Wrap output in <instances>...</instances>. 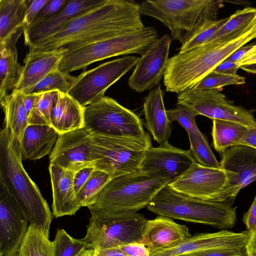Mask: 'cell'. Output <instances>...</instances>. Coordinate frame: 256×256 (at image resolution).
Instances as JSON below:
<instances>
[{
    "label": "cell",
    "instance_id": "cell-1",
    "mask_svg": "<svg viewBox=\"0 0 256 256\" xmlns=\"http://www.w3.org/2000/svg\"><path fill=\"white\" fill-rule=\"evenodd\" d=\"M139 3L134 0H104L96 7L71 21L56 34L30 50L67 52L144 27Z\"/></svg>",
    "mask_w": 256,
    "mask_h": 256
},
{
    "label": "cell",
    "instance_id": "cell-9",
    "mask_svg": "<svg viewBox=\"0 0 256 256\" xmlns=\"http://www.w3.org/2000/svg\"><path fill=\"white\" fill-rule=\"evenodd\" d=\"M84 128L91 134L138 138L146 134L138 116L109 96L84 107Z\"/></svg>",
    "mask_w": 256,
    "mask_h": 256
},
{
    "label": "cell",
    "instance_id": "cell-28",
    "mask_svg": "<svg viewBox=\"0 0 256 256\" xmlns=\"http://www.w3.org/2000/svg\"><path fill=\"white\" fill-rule=\"evenodd\" d=\"M24 94L16 90L7 94L0 101L4 114L5 128L20 143L28 126V116L24 107Z\"/></svg>",
    "mask_w": 256,
    "mask_h": 256
},
{
    "label": "cell",
    "instance_id": "cell-22",
    "mask_svg": "<svg viewBox=\"0 0 256 256\" xmlns=\"http://www.w3.org/2000/svg\"><path fill=\"white\" fill-rule=\"evenodd\" d=\"M48 170L52 192L54 216L58 218L74 214L81 208L74 188L76 172L50 164Z\"/></svg>",
    "mask_w": 256,
    "mask_h": 256
},
{
    "label": "cell",
    "instance_id": "cell-30",
    "mask_svg": "<svg viewBox=\"0 0 256 256\" xmlns=\"http://www.w3.org/2000/svg\"><path fill=\"white\" fill-rule=\"evenodd\" d=\"M255 26L256 8L247 7L238 10L228 17V20L206 44L226 42L246 32Z\"/></svg>",
    "mask_w": 256,
    "mask_h": 256
},
{
    "label": "cell",
    "instance_id": "cell-11",
    "mask_svg": "<svg viewBox=\"0 0 256 256\" xmlns=\"http://www.w3.org/2000/svg\"><path fill=\"white\" fill-rule=\"evenodd\" d=\"M176 104L212 120L231 121L248 127L256 125V120L250 111L233 104L219 89L186 90L178 94Z\"/></svg>",
    "mask_w": 256,
    "mask_h": 256
},
{
    "label": "cell",
    "instance_id": "cell-53",
    "mask_svg": "<svg viewBox=\"0 0 256 256\" xmlns=\"http://www.w3.org/2000/svg\"><path fill=\"white\" fill-rule=\"evenodd\" d=\"M245 246L256 250V226L253 230L250 232L248 239Z\"/></svg>",
    "mask_w": 256,
    "mask_h": 256
},
{
    "label": "cell",
    "instance_id": "cell-8",
    "mask_svg": "<svg viewBox=\"0 0 256 256\" xmlns=\"http://www.w3.org/2000/svg\"><path fill=\"white\" fill-rule=\"evenodd\" d=\"M96 161L93 167L111 180L140 169L146 151L152 147L148 133L142 138L114 137L91 134Z\"/></svg>",
    "mask_w": 256,
    "mask_h": 256
},
{
    "label": "cell",
    "instance_id": "cell-46",
    "mask_svg": "<svg viewBox=\"0 0 256 256\" xmlns=\"http://www.w3.org/2000/svg\"><path fill=\"white\" fill-rule=\"evenodd\" d=\"M242 221L246 226V230L250 232L255 228L256 226V196L249 210L244 214Z\"/></svg>",
    "mask_w": 256,
    "mask_h": 256
},
{
    "label": "cell",
    "instance_id": "cell-20",
    "mask_svg": "<svg viewBox=\"0 0 256 256\" xmlns=\"http://www.w3.org/2000/svg\"><path fill=\"white\" fill-rule=\"evenodd\" d=\"M104 1L70 0L49 20L34 26L23 28L25 44L32 47L56 34L74 18L100 5Z\"/></svg>",
    "mask_w": 256,
    "mask_h": 256
},
{
    "label": "cell",
    "instance_id": "cell-32",
    "mask_svg": "<svg viewBox=\"0 0 256 256\" xmlns=\"http://www.w3.org/2000/svg\"><path fill=\"white\" fill-rule=\"evenodd\" d=\"M53 256H91L96 252L88 239H76L64 229H58L52 241Z\"/></svg>",
    "mask_w": 256,
    "mask_h": 256
},
{
    "label": "cell",
    "instance_id": "cell-31",
    "mask_svg": "<svg viewBox=\"0 0 256 256\" xmlns=\"http://www.w3.org/2000/svg\"><path fill=\"white\" fill-rule=\"evenodd\" d=\"M241 124L220 120H212V135L214 149L219 153L240 142L248 129Z\"/></svg>",
    "mask_w": 256,
    "mask_h": 256
},
{
    "label": "cell",
    "instance_id": "cell-56",
    "mask_svg": "<svg viewBox=\"0 0 256 256\" xmlns=\"http://www.w3.org/2000/svg\"><path fill=\"white\" fill-rule=\"evenodd\" d=\"M96 252H95L94 254H92L91 256H96Z\"/></svg>",
    "mask_w": 256,
    "mask_h": 256
},
{
    "label": "cell",
    "instance_id": "cell-34",
    "mask_svg": "<svg viewBox=\"0 0 256 256\" xmlns=\"http://www.w3.org/2000/svg\"><path fill=\"white\" fill-rule=\"evenodd\" d=\"M190 150L196 160L201 166L220 169V162L216 160L208 142L200 130L188 132Z\"/></svg>",
    "mask_w": 256,
    "mask_h": 256
},
{
    "label": "cell",
    "instance_id": "cell-6",
    "mask_svg": "<svg viewBox=\"0 0 256 256\" xmlns=\"http://www.w3.org/2000/svg\"><path fill=\"white\" fill-rule=\"evenodd\" d=\"M222 0H146L139 3L142 15L154 18L166 26L170 36L181 44L202 27L216 20L224 6Z\"/></svg>",
    "mask_w": 256,
    "mask_h": 256
},
{
    "label": "cell",
    "instance_id": "cell-17",
    "mask_svg": "<svg viewBox=\"0 0 256 256\" xmlns=\"http://www.w3.org/2000/svg\"><path fill=\"white\" fill-rule=\"evenodd\" d=\"M195 162L190 150L177 148L166 142L146 151L140 170L167 179L170 184L180 177Z\"/></svg>",
    "mask_w": 256,
    "mask_h": 256
},
{
    "label": "cell",
    "instance_id": "cell-47",
    "mask_svg": "<svg viewBox=\"0 0 256 256\" xmlns=\"http://www.w3.org/2000/svg\"><path fill=\"white\" fill-rule=\"evenodd\" d=\"M239 68L238 62H234L226 59L218 64L213 71L226 74L236 75Z\"/></svg>",
    "mask_w": 256,
    "mask_h": 256
},
{
    "label": "cell",
    "instance_id": "cell-43",
    "mask_svg": "<svg viewBox=\"0 0 256 256\" xmlns=\"http://www.w3.org/2000/svg\"><path fill=\"white\" fill-rule=\"evenodd\" d=\"M119 248L128 256H150L148 247L140 242H135L121 245Z\"/></svg>",
    "mask_w": 256,
    "mask_h": 256
},
{
    "label": "cell",
    "instance_id": "cell-54",
    "mask_svg": "<svg viewBox=\"0 0 256 256\" xmlns=\"http://www.w3.org/2000/svg\"><path fill=\"white\" fill-rule=\"evenodd\" d=\"M240 68L247 72L256 74V64L242 65Z\"/></svg>",
    "mask_w": 256,
    "mask_h": 256
},
{
    "label": "cell",
    "instance_id": "cell-52",
    "mask_svg": "<svg viewBox=\"0 0 256 256\" xmlns=\"http://www.w3.org/2000/svg\"><path fill=\"white\" fill-rule=\"evenodd\" d=\"M96 256H128L118 248L96 251Z\"/></svg>",
    "mask_w": 256,
    "mask_h": 256
},
{
    "label": "cell",
    "instance_id": "cell-15",
    "mask_svg": "<svg viewBox=\"0 0 256 256\" xmlns=\"http://www.w3.org/2000/svg\"><path fill=\"white\" fill-rule=\"evenodd\" d=\"M249 234L248 230L234 232L228 230L196 233L172 246L150 251V256H178L212 250H243Z\"/></svg>",
    "mask_w": 256,
    "mask_h": 256
},
{
    "label": "cell",
    "instance_id": "cell-51",
    "mask_svg": "<svg viewBox=\"0 0 256 256\" xmlns=\"http://www.w3.org/2000/svg\"><path fill=\"white\" fill-rule=\"evenodd\" d=\"M36 97V94H24V107L28 117L34 106Z\"/></svg>",
    "mask_w": 256,
    "mask_h": 256
},
{
    "label": "cell",
    "instance_id": "cell-26",
    "mask_svg": "<svg viewBox=\"0 0 256 256\" xmlns=\"http://www.w3.org/2000/svg\"><path fill=\"white\" fill-rule=\"evenodd\" d=\"M51 126L58 134L84 128V108L68 94L58 91L51 115Z\"/></svg>",
    "mask_w": 256,
    "mask_h": 256
},
{
    "label": "cell",
    "instance_id": "cell-7",
    "mask_svg": "<svg viewBox=\"0 0 256 256\" xmlns=\"http://www.w3.org/2000/svg\"><path fill=\"white\" fill-rule=\"evenodd\" d=\"M158 38V32L154 27L144 26L66 52L58 68L63 72L70 74L110 58L134 54L142 56Z\"/></svg>",
    "mask_w": 256,
    "mask_h": 256
},
{
    "label": "cell",
    "instance_id": "cell-21",
    "mask_svg": "<svg viewBox=\"0 0 256 256\" xmlns=\"http://www.w3.org/2000/svg\"><path fill=\"white\" fill-rule=\"evenodd\" d=\"M65 49L50 51L29 50L24 60V64L19 80L12 90L29 94L36 84L52 70L58 68Z\"/></svg>",
    "mask_w": 256,
    "mask_h": 256
},
{
    "label": "cell",
    "instance_id": "cell-13",
    "mask_svg": "<svg viewBox=\"0 0 256 256\" xmlns=\"http://www.w3.org/2000/svg\"><path fill=\"white\" fill-rule=\"evenodd\" d=\"M148 221L143 214L138 213L102 222L90 220L85 237L96 251L116 248L139 242Z\"/></svg>",
    "mask_w": 256,
    "mask_h": 256
},
{
    "label": "cell",
    "instance_id": "cell-42",
    "mask_svg": "<svg viewBox=\"0 0 256 256\" xmlns=\"http://www.w3.org/2000/svg\"><path fill=\"white\" fill-rule=\"evenodd\" d=\"M48 0H28V8L24 22V28L29 27L40 11Z\"/></svg>",
    "mask_w": 256,
    "mask_h": 256
},
{
    "label": "cell",
    "instance_id": "cell-19",
    "mask_svg": "<svg viewBox=\"0 0 256 256\" xmlns=\"http://www.w3.org/2000/svg\"><path fill=\"white\" fill-rule=\"evenodd\" d=\"M16 200L2 188L0 194V256H14L28 228Z\"/></svg>",
    "mask_w": 256,
    "mask_h": 256
},
{
    "label": "cell",
    "instance_id": "cell-12",
    "mask_svg": "<svg viewBox=\"0 0 256 256\" xmlns=\"http://www.w3.org/2000/svg\"><path fill=\"white\" fill-rule=\"evenodd\" d=\"M220 166L226 181L214 202H230L242 189L256 180V149L243 144L230 147L222 153Z\"/></svg>",
    "mask_w": 256,
    "mask_h": 256
},
{
    "label": "cell",
    "instance_id": "cell-41",
    "mask_svg": "<svg viewBox=\"0 0 256 256\" xmlns=\"http://www.w3.org/2000/svg\"><path fill=\"white\" fill-rule=\"evenodd\" d=\"M69 0H48L40 11L32 23L28 28L34 26L49 20L68 3Z\"/></svg>",
    "mask_w": 256,
    "mask_h": 256
},
{
    "label": "cell",
    "instance_id": "cell-57",
    "mask_svg": "<svg viewBox=\"0 0 256 256\" xmlns=\"http://www.w3.org/2000/svg\"><path fill=\"white\" fill-rule=\"evenodd\" d=\"M178 256H188V255L187 254H182V255H180Z\"/></svg>",
    "mask_w": 256,
    "mask_h": 256
},
{
    "label": "cell",
    "instance_id": "cell-2",
    "mask_svg": "<svg viewBox=\"0 0 256 256\" xmlns=\"http://www.w3.org/2000/svg\"><path fill=\"white\" fill-rule=\"evenodd\" d=\"M0 186L16 200L30 224L49 236L52 212L23 166L20 142L5 128L0 132Z\"/></svg>",
    "mask_w": 256,
    "mask_h": 256
},
{
    "label": "cell",
    "instance_id": "cell-27",
    "mask_svg": "<svg viewBox=\"0 0 256 256\" xmlns=\"http://www.w3.org/2000/svg\"><path fill=\"white\" fill-rule=\"evenodd\" d=\"M23 31L20 29L9 41L0 44V100L14 88L21 74L22 66L18 60L16 44Z\"/></svg>",
    "mask_w": 256,
    "mask_h": 256
},
{
    "label": "cell",
    "instance_id": "cell-4",
    "mask_svg": "<svg viewBox=\"0 0 256 256\" xmlns=\"http://www.w3.org/2000/svg\"><path fill=\"white\" fill-rule=\"evenodd\" d=\"M256 38V26L226 42L203 45L169 58L164 76L167 92L179 94L192 88L240 47Z\"/></svg>",
    "mask_w": 256,
    "mask_h": 256
},
{
    "label": "cell",
    "instance_id": "cell-10",
    "mask_svg": "<svg viewBox=\"0 0 256 256\" xmlns=\"http://www.w3.org/2000/svg\"><path fill=\"white\" fill-rule=\"evenodd\" d=\"M139 59L126 55L84 72L74 77L68 94L84 108L104 96L106 90L134 68Z\"/></svg>",
    "mask_w": 256,
    "mask_h": 256
},
{
    "label": "cell",
    "instance_id": "cell-49",
    "mask_svg": "<svg viewBox=\"0 0 256 256\" xmlns=\"http://www.w3.org/2000/svg\"><path fill=\"white\" fill-rule=\"evenodd\" d=\"M254 44H245L236 50L226 60L234 62H238L243 56L252 48Z\"/></svg>",
    "mask_w": 256,
    "mask_h": 256
},
{
    "label": "cell",
    "instance_id": "cell-16",
    "mask_svg": "<svg viewBox=\"0 0 256 256\" xmlns=\"http://www.w3.org/2000/svg\"><path fill=\"white\" fill-rule=\"evenodd\" d=\"M171 42V37L164 34L141 56L128 80L131 89L142 92L159 84L166 70Z\"/></svg>",
    "mask_w": 256,
    "mask_h": 256
},
{
    "label": "cell",
    "instance_id": "cell-44",
    "mask_svg": "<svg viewBox=\"0 0 256 256\" xmlns=\"http://www.w3.org/2000/svg\"><path fill=\"white\" fill-rule=\"evenodd\" d=\"M94 170L95 169L93 166H88L79 170L75 173L74 184L76 195L78 194Z\"/></svg>",
    "mask_w": 256,
    "mask_h": 256
},
{
    "label": "cell",
    "instance_id": "cell-5",
    "mask_svg": "<svg viewBox=\"0 0 256 256\" xmlns=\"http://www.w3.org/2000/svg\"><path fill=\"white\" fill-rule=\"evenodd\" d=\"M159 216L210 226L221 230L232 228L236 207L232 203L211 202L189 196L172 188H162L146 207Z\"/></svg>",
    "mask_w": 256,
    "mask_h": 256
},
{
    "label": "cell",
    "instance_id": "cell-14",
    "mask_svg": "<svg viewBox=\"0 0 256 256\" xmlns=\"http://www.w3.org/2000/svg\"><path fill=\"white\" fill-rule=\"evenodd\" d=\"M96 161L91 134L84 128L58 135L50 164L76 172Z\"/></svg>",
    "mask_w": 256,
    "mask_h": 256
},
{
    "label": "cell",
    "instance_id": "cell-25",
    "mask_svg": "<svg viewBox=\"0 0 256 256\" xmlns=\"http://www.w3.org/2000/svg\"><path fill=\"white\" fill-rule=\"evenodd\" d=\"M58 135L50 126L28 125L20 143L22 160H38L51 153Z\"/></svg>",
    "mask_w": 256,
    "mask_h": 256
},
{
    "label": "cell",
    "instance_id": "cell-35",
    "mask_svg": "<svg viewBox=\"0 0 256 256\" xmlns=\"http://www.w3.org/2000/svg\"><path fill=\"white\" fill-rule=\"evenodd\" d=\"M58 90L36 94L33 109L28 117V125L51 126V115Z\"/></svg>",
    "mask_w": 256,
    "mask_h": 256
},
{
    "label": "cell",
    "instance_id": "cell-50",
    "mask_svg": "<svg viewBox=\"0 0 256 256\" xmlns=\"http://www.w3.org/2000/svg\"><path fill=\"white\" fill-rule=\"evenodd\" d=\"M256 64V44L238 62L240 67L245 64Z\"/></svg>",
    "mask_w": 256,
    "mask_h": 256
},
{
    "label": "cell",
    "instance_id": "cell-23",
    "mask_svg": "<svg viewBox=\"0 0 256 256\" xmlns=\"http://www.w3.org/2000/svg\"><path fill=\"white\" fill-rule=\"evenodd\" d=\"M192 236L186 225L178 224L168 217L158 216L148 220L139 242L148 247L150 252L172 246Z\"/></svg>",
    "mask_w": 256,
    "mask_h": 256
},
{
    "label": "cell",
    "instance_id": "cell-48",
    "mask_svg": "<svg viewBox=\"0 0 256 256\" xmlns=\"http://www.w3.org/2000/svg\"><path fill=\"white\" fill-rule=\"evenodd\" d=\"M240 144L246 145L256 149V125L248 128Z\"/></svg>",
    "mask_w": 256,
    "mask_h": 256
},
{
    "label": "cell",
    "instance_id": "cell-39",
    "mask_svg": "<svg viewBox=\"0 0 256 256\" xmlns=\"http://www.w3.org/2000/svg\"><path fill=\"white\" fill-rule=\"evenodd\" d=\"M245 78L238 75L226 74L212 71L200 81L192 88L196 90L219 89L230 85H242Z\"/></svg>",
    "mask_w": 256,
    "mask_h": 256
},
{
    "label": "cell",
    "instance_id": "cell-40",
    "mask_svg": "<svg viewBox=\"0 0 256 256\" xmlns=\"http://www.w3.org/2000/svg\"><path fill=\"white\" fill-rule=\"evenodd\" d=\"M166 114L171 122L177 121L188 133L200 130L195 120L198 115L188 107L176 104L174 108L166 110Z\"/></svg>",
    "mask_w": 256,
    "mask_h": 256
},
{
    "label": "cell",
    "instance_id": "cell-38",
    "mask_svg": "<svg viewBox=\"0 0 256 256\" xmlns=\"http://www.w3.org/2000/svg\"><path fill=\"white\" fill-rule=\"evenodd\" d=\"M228 19V17L216 19L205 24L181 45L178 52H184L206 44L216 32L224 24Z\"/></svg>",
    "mask_w": 256,
    "mask_h": 256
},
{
    "label": "cell",
    "instance_id": "cell-55",
    "mask_svg": "<svg viewBox=\"0 0 256 256\" xmlns=\"http://www.w3.org/2000/svg\"><path fill=\"white\" fill-rule=\"evenodd\" d=\"M246 256H256V250L252 248L244 247Z\"/></svg>",
    "mask_w": 256,
    "mask_h": 256
},
{
    "label": "cell",
    "instance_id": "cell-33",
    "mask_svg": "<svg viewBox=\"0 0 256 256\" xmlns=\"http://www.w3.org/2000/svg\"><path fill=\"white\" fill-rule=\"evenodd\" d=\"M17 254L18 256H53V242L49 236L30 224Z\"/></svg>",
    "mask_w": 256,
    "mask_h": 256
},
{
    "label": "cell",
    "instance_id": "cell-18",
    "mask_svg": "<svg viewBox=\"0 0 256 256\" xmlns=\"http://www.w3.org/2000/svg\"><path fill=\"white\" fill-rule=\"evenodd\" d=\"M226 181V174L222 169L204 167L195 162L180 177L168 184L185 195L214 202Z\"/></svg>",
    "mask_w": 256,
    "mask_h": 256
},
{
    "label": "cell",
    "instance_id": "cell-24",
    "mask_svg": "<svg viewBox=\"0 0 256 256\" xmlns=\"http://www.w3.org/2000/svg\"><path fill=\"white\" fill-rule=\"evenodd\" d=\"M163 96L159 84L150 90L143 104L146 126L154 140L160 144L168 142L172 132L171 122L166 114Z\"/></svg>",
    "mask_w": 256,
    "mask_h": 256
},
{
    "label": "cell",
    "instance_id": "cell-29",
    "mask_svg": "<svg viewBox=\"0 0 256 256\" xmlns=\"http://www.w3.org/2000/svg\"><path fill=\"white\" fill-rule=\"evenodd\" d=\"M28 0H0V44L24 28Z\"/></svg>",
    "mask_w": 256,
    "mask_h": 256
},
{
    "label": "cell",
    "instance_id": "cell-3",
    "mask_svg": "<svg viewBox=\"0 0 256 256\" xmlns=\"http://www.w3.org/2000/svg\"><path fill=\"white\" fill-rule=\"evenodd\" d=\"M170 180L140 169L112 179L88 208L90 220L102 222L133 215L147 207Z\"/></svg>",
    "mask_w": 256,
    "mask_h": 256
},
{
    "label": "cell",
    "instance_id": "cell-58",
    "mask_svg": "<svg viewBox=\"0 0 256 256\" xmlns=\"http://www.w3.org/2000/svg\"><path fill=\"white\" fill-rule=\"evenodd\" d=\"M14 256H18V254H16Z\"/></svg>",
    "mask_w": 256,
    "mask_h": 256
},
{
    "label": "cell",
    "instance_id": "cell-37",
    "mask_svg": "<svg viewBox=\"0 0 256 256\" xmlns=\"http://www.w3.org/2000/svg\"><path fill=\"white\" fill-rule=\"evenodd\" d=\"M74 76L63 72L56 68L46 75L34 88L30 94L58 90L68 94Z\"/></svg>",
    "mask_w": 256,
    "mask_h": 256
},
{
    "label": "cell",
    "instance_id": "cell-45",
    "mask_svg": "<svg viewBox=\"0 0 256 256\" xmlns=\"http://www.w3.org/2000/svg\"><path fill=\"white\" fill-rule=\"evenodd\" d=\"M244 249L212 250L194 252L187 255L188 256H241Z\"/></svg>",
    "mask_w": 256,
    "mask_h": 256
},
{
    "label": "cell",
    "instance_id": "cell-36",
    "mask_svg": "<svg viewBox=\"0 0 256 256\" xmlns=\"http://www.w3.org/2000/svg\"><path fill=\"white\" fill-rule=\"evenodd\" d=\"M110 180L106 172L95 170L76 195L81 208H89L94 204L102 190Z\"/></svg>",
    "mask_w": 256,
    "mask_h": 256
}]
</instances>
